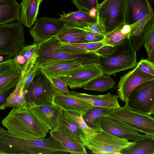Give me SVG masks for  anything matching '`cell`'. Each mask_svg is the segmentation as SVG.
<instances>
[{
    "label": "cell",
    "mask_w": 154,
    "mask_h": 154,
    "mask_svg": "<svg viewBox=\"0 0 154 154\" xmlns=\"http://www.w3.org/2000/svg\"><path fill=\"white\" fill-rule=\"evenodd\" d=\"M2 124L12 135L28 139L44 138L49 129L31 107H14Z\"/></svg>",
    "instance_id": "1"
},
{
    "label": "cell",
    "mask_w": 154,
    "mask_h": 154,
    "mask_svg": "<svg viewBox=\"0 0 154 154\" xmlns=\"http://www.w3.org/2000/svg\"><path fill=\"white\" fill-rule=\"evenodd\" d=\"M56 152L70 153L67 148L51 136L46 139L20 138L0 128V154H51Z\"/></svg>",
    "instance_id": "2"
},
{
    "label": "cell",
    "mask_w": 154,
    "mask_h": 154,
    "mask_svg": "<svg viewBox=\"0 0 154 154\" xmlns=\"http://www.w3.org/2000/svg\"><path fill=\"white\" fill-rule=\"evenodd\" d=\"M23 91L25 104L31 107L54 104L58 90L50 77L38 65L33 79Z\"/></svg>",
    "instance_id": "3"
},
{
    "label": "cell",
    "mask_w": 154,
    "mask_h": 154,
    "mask_svg": "<svg viewBox=\"0 0 154 154\" xmlns=\"http://www.w3.org/2000/svg\"><path fill=\"white\" fill-rule=\"evenodd\" d=\"M110 57H99L97 63L103 73L110 75L131 68L137 65L136 51L133 48L129 38H126Z\"/></svg>",
    "instance_id": "4"
},
{
    "label": "cell",
    "mask_w": 154,
    "mask_h": 154,
    "mask_svg": "<svg viewBox=\"0 0 154 154\" xmlns=\"http://www.w3.org/2000/svg\"><path fill=\"white\" fill-rule=\"evenodd\" d=\"M126 11V0H104L99 4L96 18L105 34L125 24Z\"/></svg>",
    "instance_id": "5"
},
{
    "label": "cell",
    "mask_w": 154,
    "mask_h": 154,
    "mask_svg": "<svg viewBox=\"0 0 154 154\" xmlns=\"http://www.w3.org/2000/svg\"><path fill=\"white\" fill-rule=\"evenodd\" d=\"M125 24L131 28L129 38L137 36L154 23V12L148 0H126Z\"/></svg>",
    "instance_id": "6"
},
{
    "label": "cell",
    "mask_w": 154,
    "mask_h": 154,
    "mask_svg": "<svg viewBox=\"0 0 154 154\" xmlns=\"http://www.w3.org/2000/svg\"><path fill=\"white\" fill-rule=\"evenodd\" d=\"M25 45L24 29L20 21L0 24V54L12 58Z\"/></svg>",
    "instance_id": "7"
},
{
    "label": "cell",
    "mask_w": 154,
    "mask_h": 154,
    "mask_svg": "<svg viewBox=\"0 0 154 154\" xmlns=\"http://www.w3.org/2000/svg\"><path fill=\"white\" fill-rule=\"evenodd\" d=\"M87 136V140L84 145L93 154H121L122 150L135 143L134 141H129L103 130Z\"/></svg>",
    "instance_id": "8"
},
{
    "label": "cell",
    "mask_w": 154,
    "mask_h": 154,
    "mask_svg": "<svg viewBox=\"0 0 154 154\" xmlns=\"http://www.w3.org/2000/svg\"><path fill=\"white\" fill-rule=\"evenodd\" d=\"M128 125L145 135H154V117L132 110L125 105L111 110L107 116Z\"/></svg>",
    "instance_id": "9"
},
{
    "label": "cell",
    "mask_w": 154,
    "mask_h": 154,
    "mask_svg": "<svg viewBox=\"0 0 154 154\" xmlns=\"http://www.w3.org/2000/svg\"><path fill=\"white\" fill-rule=\"evenodd\" d=\"M125 103L132 111L151 115L154 109V79L143 83L134 89Z\"/></svg>",
    "instance_id": "10"
},
{
    "label": "cell",
    "mask_w": 154,
    "mask_h": 154,
    "mask_svg": "<svg viewBox=\"0 0 154 154\" xmlns=\"http://www.w3.org/2000/svg\"><path fill=\"white\" fill-rule=\"evenodd\" d=\"M103 73L97 63L83 64L62 77L71 89L80 88L96 77Z\"/></svg>",
    "instance_id": "11"
},
{
    "label": "cell",
    "mask_w": 154,
    "mask_h": 154,
    "mask_svg": "<svg viewBox=\"0 0 154 154\" xmlns=\"http://www.w3.org/2000/svg\"><path fill=\"white\" fill-rule=\"evenodd\" d=\"M154 79L153 76L136 67L120 78L117 87L119 98L126 103L130 93L143 83Z\"/></svg>",
    "instance_id": "12"
},
{
    "label": "cell",
    "mask_w": 154,
    "mask_h": 154,
    "mask_svg": "<svg viewBox=\"0 0 154 154\" xmlns=\"http://www.w3.org/2000/svg\"><path fill=\"white\" fill-rule=\"evenodd\" d=\"M64 25L59 18L42 17L36 19L34 26L29 31L34 43H37L55 36Z\"/></svg>",
    "instance_id": "13"
},
{
    "label": "cell",
    "mask_w": 154,
    "mask_h": 154,
    "mask_svg": "<svg viewBox=\"0 0 154 154\" xmlns=\"http://www.w3.org/2000/svg\"><path fill=\"white\" fill-rule=\"evenodd\" d=\"M22 75L13 59L2 61L0 63V94L15 88Z\"/></svg>",
    "instance_id": "14"
},
{
    "label": "cell",
    "mask_w": 154,
    "mask_h": 154,
    "mask_svg": "<svg viewBox=\"0 0 154 154\" xmlns=\"http://www.w3.org/2000/svg\"><path fill=\"white\" fill-rule=\"evenodd\" d=\"M101 126L103 131L115 136L134 141L146 136L140 134L128 125L107 116L101 117Z\"/></svg>",
    "instance_id": "15"
},
{
    "label": "cell",
    "mask_w": 154,
    "mask_h": 154,
    "mask_svg": "<svg viewBox=\"0 0 154 154\" xmlns=\"http://www.w3.org/2000/svg\"><path fill=\"white\" fill-rule=\"evenodd\" d=\"M56 130L84 145L87 141V136L85 132L64 110H61Z\"/></svg>",
    "instance_id": "16"
},
{
    "label": "cell",
    "mask_w": 154,
    "mask_h": 154,
    "mask_svg": "<svg viewBox=\"0 0 154 154\" xmlns=\"http://www.w3.org/2000/svg\"><path fill=\"white\" fill-rule=\"evenodd\" d=\"M67 94L84 100L94 106L106 108L111 110L117 109L121 107L119 102L118 95L111 94L110 92L103 95H93L72 91Z\"/></svg>",
    "instance_id": "17"
},
{
    "label": "cell",
    "mask_w": 154,
    "mask_h": 154,
    "mask_svg": "<svg viewBox=\"0 0 154 154\" xmlns=\"http://www.w3.org/2000/svg\"><path fill=\"white\" fill-rule=\"evenodd\" d=\"M54 103L62 110L81 114L94 106L84 100L59 91L55 95Z\"/></svg>",
    "instance_id": "18"
},
{
    "label": "cell",
    "mask_w": 154,
    "mask_h": 154,
    "mask_svg": "<svg viewBox=\"0 0 154 154\" xmlns=\"http://www.w3.org/2000/svg\"><path fill=\"white\" fill-rule=\"evenodd\" d=\"M49 130H56L58 125V119L62 109L54 103L51 105L34 106L31 107Z\"/></svg>",
    "instance_id": "19"
},
{
    "label": "cell",
    "mask_w": 154,
    "mask_h": 154,
    "mask_svg": "<svg viewBox=\"0 0 154 154\" xmlns=\"http://www.w3.org/2000/svg\"><path fill=\"white\" fill-rule=\"evenodd\" d=\"M35 64L28 66L25 71H22V75L19 82L14 91L10 94L5 103L0 106V109H5L9 107H16L23 106L25 104L23 91L26 78L31 72Z\"/></svg>",
    "instance_id": "20"
},
{
    "label": "cell",
    "mask_w": 154,
    "mask_h": 154,
    "mask_svg": "<svg viewBox=\"0 0 154 154\" xmlns=\"http://www.w3.org/2000/svg\"><path fill=\"white\" fill-rule=\"evenodd\" d=\"M43 0H23L20 5V22L30 28L35 22Z\"/></svg>",
    "instance_id": "21"
},
{
    "label": "cell",
    "mask_w": 154,
    "mask_h": 154,
    "mask_svg": "<svg viewBox=\"0 0 154 154\" xmlns=\"http://www.w3.org/2000/svg\"><path fill=\"white\" fill-rule=\"evenodd\" d=\"M59 15L60 19L65 25L83 28L97 21V18L91 17L89 13L80 10L67 14L63 12Z\"/></svg>",
    "instance_id": "22"
},
{
    "label": "cell",
    "mask_w": 154,
    "mask_h": 154,
    "mask_svg": "<svg viewBox=\"0 0 154 154\" xmlns=\"http://www.w3.org/2000/svg\"><path fill=\"white\" fill-rule=\"evenodd\" d=\"M82 65L76 62L60 60L47 63L40 66L48 76L59 77L65 76L71 70Z\"/></svg>",
    "instance_id": "23"
},
{
    "label": "cell",
    "mask_w": 154,
    "mask_h": 154,
    "mask_svg": "<svg viewBox=\"0 0 154 154\" xmlns=\"http://www.w3.org/2000/svg\"><path fill=\"white\" fill-rule=\"evenodd\" d=\"M20 11L16 0H0V24L20 21Z\"/></svg>",
    "instance_id": "24"
},
{
    "label": "cell",
    "mask_w": 154,
    "mask_h": 154,
    "mask_svg": "<svg viewBox=\"0 0 154 154\" xmlns=\"http://www.w3.org/2000/svg\"><path fill=\"white\" fill-rule=\"evenodd\" d=\"M61 42L69 43H88L85 35V30L82 28L68 26L62 27L55 36Z\"/></svg>",
    "instance_id": "25"
},
{
    "label": "cell",
    "mask_w": 154,
    "mask_h": 154,
    "mask_svg": "<svg viewBox=\"0 0 154 154\" xmlns=\"http://www.w3.org/2000/svg\"><path fill=\"white\" fill-rule=\"evenodd\" d=\"M40 43L24 46L19 53L13 58L16 65L23 71L31 62L38 57Z\"/></svg>",
    "instance_id": "26"
},
{
    "label": "cell",
    "mask_w": 154,
    "mask_h": 154,
    "mask_svg": "<svg viewBox=\"0 0 154 154\" xmlns=\"http://www.w3.org/2000/svg\"><path fill=\"white\" fill-rule=\"evenodd\" d=\"M111 110L106 108L93 106L83 114V118L89 128L97 131H101L102 130L101 126V118L106 116Z\"/></svg>",
    "instance_id": "27"
},
{
    "label": "cell",
    "mask_w": 154,
    "mask_h": 154,
    "mask_svg": "<svg viewBox=\"0 0 154 154\" xmlns=\"http://www.w3.org/2000/svg\"><path fill=\"white\" fill-rule=\"evenodd\" d=\"M134 144L123 149L121 154H154V137L146 135Z\"/></svg>",
    "instance_id": "28"
},
{
    "label": "cell",
    "mask_w": 154,
    "mask_h": 154,
    "mask_svg": "<svg viewBox=\"0 0 154 154\" xmlns=\"http://www.w3.org/2000/svg\"><path fill=\"white\" fill-rule=\"evenodd\" d=\"M51 136L54 137L67 148L72 154H87L86 147L75 140L59 132L51 131Z\"/></svg>",
    "instance_id": "29"
},
{
    "label": "cell",
    "mask_w": 154,
    "mask_h": 154,
    "mask_svg": "<svg viewBox=\"0 0 154 154\" xmlns=\"http://www.w3.org/2000/svg\"><path fill=\"white\" fill-rule=\"evenodd\" d=\"M131 30L130 26L125 24L123 27L105 34L101 41L106 45L117 47L123 43L126 38H129Z\"/></svg>",
    "instance_id": "30"
},
{
    "label": "cell",
    "mask_w": 154,
    "mask_h": 154,
    "mask_svg": "<svg viewBox=\"0 0 154 154\" xmlns=\"http://www.w3.org/2000/svg\"><path fill=\"white\" fill-rule=\"evenodd\" d=\"M62 48L69 52L80 54L95 53L102 46L106 45L102 42L80 43L60 42Z\"/></svg>",
    "instance_id": "31"
},
{
    "label": "cell",
    "mask_w": 154,
    "mask_h": 154,
    "mask_svg": "<svg viewBox=\"0 0 154 154\" xmlns=\"http://www.w3.org/2000/svg\"><path fill=\"white\" fill-rule=\"evenodd\" d=\"M115 83L113 79L103 73L92 79L83 88L85 90L103 92L112 88Z\"/></svg>",
    "instance_id": "32"
},
{
    "label": "cell",
    "mask_w": 154,
    "mask_h": 154,
    "mask_svg": "<svg viewBox=\"0 0 154 154\" xmlns=\"http://www.w3.org/2000/svg\"><path fill=\"white\" fill-rule=\"evenodd\" d=\"M79 10L89 13L92 9H97L98 0H72Z\"/></svg>",
    "instance_id": "33"
},
{
    "label": "cell",
    "mask_w": 154,
    "mask_h": 154,
    "mask_svg": "<svg viewBox=\"0 0 154 154\" xmlns=\"http://www.w3.org/2000/svg\"><path fill=\"white\" fill-rule=\"evenodd\" d=\"M66 112L68 115L77 123L87 135L93 134L100 131H97L89 128L83 119V114L74 112Z\"/></svg>",
    "instance_id": "34"
},
{
    "label": "cell",
    "mask_w": 154,
    "mask_h": 154,
    "mask_svg": "<svg viewBox=\"0 0 154 154\" xmlns=\"http://www.w3.org/2000/svg\"><path fill=\"white\" fill-rule=\"evenodd\" d=\"M137 67L142 71L154 76V64L147 59H141Z\"/></svg>",
    "instance_id": "35"
},
{
    "label": "cell",
    "mask_w": 154,
    "mask_h": 154,
    "mask_svg": "<svg viewBox=\"0 0 154 154\" xmlns=\"http://www.w3.org/2000/svg\"><path fill=\"white\" fill-rule=\"evenodd\" d=\"M149 56L154 45V23L150 29L144 41L143 45Z\"/></svg>",
    "instance_id": "36"
},
{
    "label": "cell",
    "mask_w": 154,
    "mask_h": 154,
    "mask_svg": "<svg viewBox=\"0 0 154 154\" xmlns=\"http://www.w3.org/2000/svg\"><path fill=\"white\" fill-rule=\"evenodd\" d=\"M53 83L58 90V91L65 94L69 91L68 89V85L62 77H55L49 76Z\"/></svg>",
    "instance_id": "37"
},
{
    "label": "cell",
    "mask_w": 154,
    "mask_h": 154,
    "mask_svg": "<svg viewBox=\"0 0 154 154\" xmlns=\"http://www.w3.org/2000/svg\"><path fill=\"white\" fill-rule=\"evenodd\" d=\"M116 49V47L105 45L100 48L95 53L99 57L106 58L111 56Z\"/></svg>",
    "instance_id": "38"
},
{
    "label": "cell",
    "mask_w": 154,
    "mask_h": 154,
    "mask_svg": "<svg viewBox=\"0 0 154 154\" xmlns=\"http://www.w3.org/2000/svg\"><path fill=\"white\" fill-rule=\"evenodd\" d=\"M83 28L84 30L94 34L103 35H104L105 34V31L97 21Z\"/></svg>",
    "instance_id": "39"
},
{
    "label": "cell",
    "mask_w": 154,
    "mask_h": 154,
    "mask_svg": "<svg viewBox=\"0 0 154 154\" xmlns=\"http://www.w3.org/2000/svg\"><path fill=\"white\" fill-rule=\"evenodd\" d=\"M85 35L86 40L88 42H100L104 38V35L94 34L85 30Z\"/></svg>",
    "instance_id": "40"
},
{
    "label": "cell",
    "mask_w": 154,
    "mask_h": 154,
    "mask_svg": "<svg viewBox=\"0 0 154 154\" xmlns=\"http://www.w3.org/2000/svg\"><path fill=\"white\" fill-rule=\"evenodd\" d=\"M10 90L3 93L0 94V106L3 105L9 96L8 95Z\"/></svg>",
    "instance_id": "41"
},
{
    "label": "cell",
    "mask_w": 154,
    "mask_h": 154,
    "mask_svg": "<svg viewBox=\"0 0 154 154\" xmlns=\"http://www.w3.org/2000/svg\"><path fill=\"white\" fill-rule=\"evenodd\" d=\"M153 63L154 61V45L150 55L147 59Z\"/></svg>",
    "instance_id": "42"
},
{
    "label": "cell",
    "mask_w": 154,
    "mask_h": 154,
    "mask_svg": "<svg viewBox=\"0 0 154 154\" xmlns=\"http://www.w3.org/2000/svg\"><path fill=\"white\" fill-rule=\"evenodd\" d=\"M97 9L95 8L92 9L89 12V15L93 17L96 18Z\"/></svg>",
    "instance_id": "43"
},
{
    "label": "cell",
    "mask_w": 154,
    "mask_h": 154,
    "mask_svg": "<svg viewBox=\"0 0 154 154\" xmlns=\"http://www.w3.org/2000/svg\"><path fill=\"white\" fill-rule=\"evenodd\" d=\"M152 115L153 116V117H154V109H153V112H152Z\"/></svg>",
    "instance_id": "44"
},
{
    "label": "cell",
    "mask_w": 154,
    "mask_h": 154,
    "mask_svg": "<svg viewBox=\"0 0 154 154\" xmlns=\"http://www.w3.org/2000/svg\"><path fill=\"white\" fill-rule=\"evenodd\" d=\"M153 136V137H154V136Z\"/></svg>",
    "instance_id": "45"
},
{
    "label": "cell",
    "mask_w": 154,
    "mask_h": 154,
    "mask_svg": "<svg viewBox=\"0 0 154 154\" xmlns=\"http://www.w3.org/2000/svg\"><path fill=\"white\" fill-rule=\"evenodd\" d=\"M153 63L154 64V62H153Z\"/></svg>",
    "instance_id": "46"
}]
</instances>
